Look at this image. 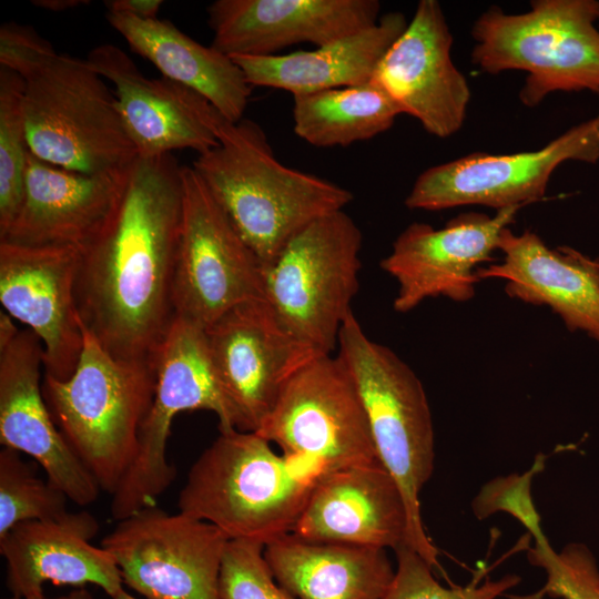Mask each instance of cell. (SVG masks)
I'll use <instances>...</instances> for the list:
<instances>
[{
  "mask_svg": "<svg viewBox=\"0 0 599 599\" xmlns=\"http://www.w3.org/2000/svg\"><path fill=\"white\" fill-rule=\"evenodd\" d=\"M7 312H0V349L7 347L20 332Z\"/></svg>",
  "mask_w": 599,
  "mask_h": 599,
  "instance_id": "cell-37",
  "label": "cell"
},
{
  "mask_svg": "<svg viewBox=\"0 0 599 599\" xmlns=\"http://www.w3.org/2000/svg\"><path fill=\"white\" fill-rule=\"evenodd\" d=\"M545 598H546V593L542 590V588L539 589L538 591L530 592L527 595H509L508 596V599H545Z\"/></svg>",
  "mask_w": 599,
  "mask_h": 599,
  "instance_id": "cell-40",
  "label": "cell"
},
{
  "mask_svg": "<svg viewBox=\"0 0 599 599\" xmlns=\"http://www.w3.org/2000/svg\"><path fill=\"white\" fill-rule=\"evenodd\" d=\"M197 409L214 413L220 432L237 429L236 416L214 370L204 328L175 317L156 356L154 397L140 430L135 458L111 495L114 519L155 505L171 486L176 469L166 457V444L173 418Z\"/></svg>",
  "mask_w": 599,
  "mask_h": 599,
  "instance_id": "cell-9",
  "label": "cell"
},
{
  "mask_svg": "<svg viewBox=\"0 0 599 599\" xmlns=\"http://www.w3.org/2000/svg\"><path fill=\"white\" fill-rule=\"evenodd\" d=\"M395 552L397 568L382 599H496L521 581L518 575L508 573L481 585L445 588L433 576V567L418 552L404 544Z\"/></svg>",
  "mask_w": 599,
  "mask_h": 599,
  "instance_id": "cell-31",
  "label": "cell"
},
{
  "mask_svg": "<svg viewBox=\"0 0 599 599\" xmlns=\"http://www.w3.org/2000/svg\"><path fill=\"white\" fill-rule=\"evenodd\" d=\"M522 206L494 216L464 212L441 229L426 223L408 225L395 240L380 267L398 284L394 308L407 313L428 298L467 302L475 296L480 264L495 260L500 235Z\"/></svg>",
  "mask_w": 599,
  "mask_h": 599,
  "instance_id": "cell-14",
  "label": "cell"
},
{
  "mask_svg": "<svg viewBox=\"0 0 599 599\" xmlns=\"http://www.w3.org/2000/svg\"><path fill=\"white\" fill-rule=\"evenodd\" d=\"M317 473L297 469L254 432H220L191 466L177 508L230 540L268 542L293 531Z\"/></svg>",
  "mask_w": 599,
  "mask_h": 599,
  "instance_id": "cell-3",
  "label": "cell"
},
{
  "mask_svg": "<svg viewBox=\"0 0 599 599\" xmlns=\"http://www.w3.org/2000/svg\"><path fill=\"white\" fill-rule=\"evenodd\" d=\"M337 349L362 398L377 458L402 490L407 511L404 545L435 567L438 550L426 535L419 502L435 464L434 425L424 386L396 353L366 335L353 312L339 331Z\"/></svg>",
  "mask_w": 599,
  "mask_h": 599,
  "instance_id": "cell-4",
  "label": "cell"
},
{
  "mask_svg": "<svg viewBox=\"0 0 599 599\" xmlns=\"http://www.w3.org/2000/svg\"><path fill=\"white\" fill-rule=\"evenodd\" d=\"M128 167L87 174L50 164L29 151L22 203L0 241L82 247L113 209Z\"/></svg>",
  "mask_w": 599,
  "mask_h": 599,
  "instance_id": "cell-24",
  "label": "cell"
},
{
  "mask_svg": "<svg viewBox=\"0 0 599 599\" xmlns=\"http://www.w3.org/2000/svg\"><path fill=\"white\" fill-rule=\"evenodd\" d=\"M6 599H19V598H14V597H11V598H6ZM41 599H48V598H41ZM50 599H95L91 592L89 590H87L85 588H77L72 591H70L69 593L67 595H63V596H59L57 598H50Z\"/></svg>",
  "mask_w": 599,
  "mask_h": 599,
  "instance_id": "cell-39",
  "label": "cell"
},
{
  "mask_svg": "<svg viewBox=\"0 0 599 599\" xmlns=\"http://www.w3.org/2000/svg\"><path fill=\"white\" fill-rule=\"evenodd\" d=\"M24 80L0 67V238L16 220L23 197L29 145L23 114Z\"/></svg>",
  "mask_w": 599,
  "mask_h": 599,
  "instance_id": "cell-29",
  "label": "cell"
},
{
  "mask_svg": "<svg viewBox=\"0 0 599 599\" xmlns=\"http://www.w3.org/2000/svg\"><path fill=\"white\" fill-rule=\"evenodd\" d=\"M471 62L483 72H527L520 102L554 92L599 95V1L534 0L521 13L493 6L474 22Z\"/></svg>",
  "mask_w": 599,
  "mask_h": 599,
  "instance_id": "cell-6",
  "label": "cell"
},
{
  "mask_svg": "<svg viewBox=\"0 0 599 599\" xmlns=\"http://www.w3.org/2000/svg\"><path fill=\"white\" fill-rule=\"evenodd\" d=\"M182 184L174 312L206 328L235 305L262 298V264L192 165H182Z\"/></svg>",
  "mask_w": 599,
  "mask_h": 599,
  "instance_id": "cell-11",
  "label": "cell"
},
{
  "mask_svg": "<svg viewBox=\"0 0 599 599\" xmlns=\"http://www.w3.org/2000/svg\"><path fill=\"white\" fill-rule=\"evenodd\" d=\"M407 24L402 12H388L374 26L313 50L231 58L252 87L282 89L293 95L352 87L374 77Z\"/></svg>",
  "mask_w": 599,
  "mask_h": 599,
  "instance_id": "cell-25",
  "label": "cell"
},
{
  "mask_svg": "<svg viewBox=\"0 0 599 599\" xmlns=\"http://www.w3.org/2000/svg\"><path fill=\"white\" fill-rule=\"evenodd\" d=\"M406 530L402 490L377 460L317 474L292 534L315 542L395 550Z\"/></svg>",
  "mask_w": 599,
  "mask_h": 599,
  "instance_id": "cell-22",
  "label": "cell"
},
{
  "mask_svg": "<svg viewBox=\"0 0 599 599\" xmlns=\"http://www.w3.org/2000/svg\"><path fill=\"white\" fill-rule=\"evenodd\" d=\"M229 540L210 522L153 505L119 520L101 547L114 557L123 583L146 599H221Z\"/></svg>",
  "mask_w": 599,
  "mask_h": 599,
  "instance_id": "cell-12",
  "label": "cell"
},
{
  "mask_svg": "<svg viewBox=\"0 0 599 599\" xmlns=\"http://www.w3.org/2000/svg\"><path fill=\"white\" fill-rule=\"evenodd\" d=\"M98 531L99 522L89 511H68L9 529L0 537V552L12 597L44 598L48 581L74 587L92 583L114 597L123 589V579L112 554L90 544Z\"/></svg>",
  "mask_w": 599,
  "mask_h": 599,
  "instance_id": "cell-21",
  "label": "cell"
},
{
  "mask_svg": "<svg viewBox=\"0 0 599 599\" xmlns=\"http://www.w3.org/2000/svg\"><path fill=\"white\" fill-rule=\"evenodd\" d=\"M23 80L27 140L37 158L87 174L124 170L138 158L114 91L87 59L57 52Z\"/></svg>",
  "mask_w": 599,
  "mask_h": 599,
  "instance_id": "cell-7",
  "label": "cell"
},
{
  "mask_svg": "<svg viewBox=\"0 0 599 599\" xmlns=\"http://www.w3.org/2000/svg\"><path fill=\"white\" fill-rule=\"evenodd\" d=\"M182 165L138 156L99 231L80 247L75 303L82 327L113 358L155 370L174 319Z\"/></svg>",
  "mask_w": 599,
  "mask_h": 599,
  "instance_id": "cell-1",
  "label": "cell"
},
{
  "mask_svg": "<svg viewBox=\"0 0 599 599\" xmlns=\"http://www.w3.org/2000/svg\"><path fill=\"white\" fill-rule=\"evenodd\" d=\"M89 64L114 85L118 108L138 156L154 158L174 150L197 154L219 144L217 130L225 119L196 91L164 77H145L119 47L93 48Z\"/></svg>",
  "mask_w": 599,
  "mask_h": 599,
  "instance_id": "cell-18",
  "label": "cell"
},
{
  "mask_svg": "<svg viewBox=\"0 0 599 599\" xmlns=\"http://www.w3.org/2000/svg\"><path fill=\"white\" fill-rule=\"evenodd\" d=\"M546 456L538 454L524 474L499 476L486 483L471 502L475 517L483 520L496 512H505L520 522L535 541L547 538L531 495L534 477L544 470Z\"/></svg>",
  "mask_w": 599,
  "mask_h": 599,
  "instance_id": "cell-34",
  "label": "cell"
},
{
  "mask_svg": "<svg viewBox=\"0 0 599 599\" xmlns=\"http://www.w3.org/2000/svg\"><path fill=\"white\" fill-rule=\"evenodd\" d=\"M258 435L317 474L377 461L356 384L336 354H317L283 384Z\"/></svg>",
  "mask_w": 599,
  "mask_h": 599,
  "instance_id": "cell-10",
  "label": "cell"
},
{
  "mask_svg": "<svg viewBox=\"0 0 599 599\" xmlns=\"http://www.w3.org/2000/svg\"><path fill=\"white\" fill-rule=\"evenodd\" d=\"M295 134L317 148L347 146L392 128L399 106L373 77L352 87L296 94Z\"/></svg>",
  "mask_w": 599,
  "mask_h": 599,
  "instance_id": "cell-28",
  "label": "cell"
},
{
  "mask_svg": "<svg viewBox=\"0 0 599 599\" xmlns=\"http://www.w3.org/2000/svg\"><path fill=\"white\" fill-rule=\"evenodd\" d=\"M162 0H108V12L125 13L141 19H156Z\"/></svg>",
  "mask_w": 599,
  "mask_h": 599,
  "instance_id": "cell-36",
  "label": "cell"
},
{
  "mask_svg": "<svg viewBox=\"0 0 599 599\" xmlns=\"http://www.w3.org/2000/svg\"><path fill=\"white\" fill-rule=\"evenodd\" d=\"M110 26L162 77L203 95L230 122L244 116L253 87L227 54L205 47L169 20L106 12Z\"/></svg>",
  "mask_w": 599,
  "mask_h": 599,
  "instance_id": "cell-26",
  "label": "cell"
},
{
  "mask_svg": "<svg viewBox=\"0 0 599 599\" xmlns=\"http://www.w3.org/2000/svg\"><path fill=\"white\" fill-rule=\"evenodd\" d=\"M453 42L439 2L420 0L374 74L402 113L440 139L461 129L471 97L465 75L451 59Z\"/></svg>",
  "mask_w": 599,
  "mask_h": 599,
  "instance_id": "cell-17",
  "label": "cell"
},
{
  "mask_svg": "<svg viewBox=\"0 0 599 599\" xmlns=\"http://www.w3.org/2000/svg\"><path fill=\"white\" fill-rule=\"evenodd\" d=\"M275 580L297 599H382L395 570L386 549L315 542L292 532L264 546Z\"/></svg>",
  "mask_w": 599,
  "mask_h": 599,
  "instance_id": "cell-27",
  "label": "cell"
},
{
  "mask_svg": "<svg viewBox=\"0 0 599 599\" xmlns=\"http://www.w3.org/2000/svg\"><path fill=\"white\" fill-rule=\"evenodd\" d=\"M219 595L221 599H297L275 580L264 557V545L248 540L227 541Z\"/></svg>",
  "mask_w": 599,
  "mask_h": 599,
  "instance_id": "cell-33",
  "label": "cell"
},
{
  "mask_svg": "<svg viewBox=\"0 0 599 599\" xmlns=\"http://www.w3.org/2000/svg\"><path fill=\"white\" fill-rule=\"evenodd\" d=\"M111 599H136L135 597H133L132 595H130L129 592H126L124 590V588L122 590H120L114 597H112Z\"/></svg>",
  "mask_w": 599,
  "mask_h": 599,
  "instance_id": "cell-41",
  "label": "cell"
},
{
  "mask_svg": "<svg viewBox=\"0 0 599 599\" xmlns=\"http://www.w3.org/2000/svg\"><path fill=\"white\" fill-rule=\"evenodd\" d=\"M204 331L241 432H257L286 379L318 354L290 335L263 298L235 305Z\"/></svg>",
  "mask_w": 599,
  "mask_h": 599,
  "instance_id": "cell-15",
  "label": "cell"
},
{
  "mask_svg": "<svg viewBox=\"0 0 599 599\" xmlns=\"http://www.w3.org/2000/svg\"><path fill=\"white\" fill-rule=\"evenodd\" d=\"M498 251L502 261L481 266L480 280H504L509 297L547 306L570 332L599 342V258L567 245L550 248L535 232L516 234L510 227Z\"/></svg>",
  "mask_w": 599,
  "mask_h": 599,
  "instance_id": "cell-23",
  "label": "cell"
},
{
  "mask_svg": "<svg viewBox=\"0 0 599 599\" xmlns=\"http://www.w3.org/2000/svg\"><path fill=\"white\" fill-rule=\"evenodd\" d=\"M35 469L20 451L1 449L0 537L20 522L54 519L68 512L69 497L50 480L39 478Z\"/></svg>",
  "mask_w": 599,
  "mask_h": 599,
  "instance_id": "cell-30",
  "label": "cell"
},
{
  "mask_svg": "<svg viewBox=\"0 0 599 599\" xmlns=\"http://www.w3.org/2000/svg\"><path fill=\"white\" fill-rule=\"evenodd\" d=\"M80 248L0 241V302L43 346V368L59 380L74 373L83 348L75 303Z\"/></svg>",
  "mask_w": 599,
  "mask_h": 599,
  "instance_id": "cell-16",
  "label": "cell"
},
{
  "mask_svg": "<svg viewBox=\"0 0 599 599\" xmlns=\"http://www.w3.org/2000/svg\"><path fill=\"white\" fill-rule=\"evenodd\" d=\"M528 561L546 572L542 590L556 599H599V569L592 552L580 542L556 551L548 538L535 541Z\"/></svg>",
  "mask_w": 599,
  "mask_h": 599,
  "instance_id": "cell-32",
  "label": "cell"
},
{
  "mask_svg": "<svg viewBox=\"0 0 599 599\" xmlns=\"http://www.w3.org/2000/svg\"><path fill=\"white\" fill-rule=\"evenodd\" d=\"M363 235L344 212L324 215L262 265V298L280 325L318 354H332L358 291Z\"/></svg>",
  "mask_w": 599,
  "mask_h": 599,
  "instance_id": "cell-8",
  "label": "cell"
},
{
  "mask_svg": "<svg viewBox=\"0 0 599 599\" xmlns=\"http://www.w3.org/2000/svg\"><path fill=\"white\" fill-rule=\"evenodd\" d=\"M83 348L72 376L44 374L42 394L65 441L113 494L131 467L151 408L155 370L113 358L83 327Z\"/></svg>",
  "mask_w": 599,
  "mask_h": 599,
  "instance_id": "cell-5",
  "label": "cell"
},
{
  "mask_svg": "<svg viewBox=\"0 0 599 599\" xmlns=\"http://www.w3.org/2000/svg\"><path fill=\"white\" fill-rule=\"evenodd\" d=\"M217 138L192 167L262 265L307 225L353 201L348 190L282 164L253 120H224Z\"/></svg>",
  "mask_w": 599,
  "mask_h": 599,
  "instance_id": "cell-2",
  "label": "cell"
},
{
  "mask_svg": "<svg viewBox=\"0 0 599 599\" xmlns=\"http://www.w3.org/2000/svg\"><path fill=\"white\" fill-rule=\"evenodd\" d=\"M55 53L52 44L29 26L6 22L0 28V65L23 79Z\"/></svg>",
  "mask_w": 599,
  "mask_h": 599,
  "instance_id": "cell-35",
  "label": "cell"
},
{
  "mask_svg": "<svg viewBox=\"0 0 599 599\" xmlns=\"http://www.w3.org/2000/svg\"><path fill=\"white\" fill-rule=\"evenodd\" d=\"M89 3L87 0H33L32 4L53 12L65 11Z\"/></svg>",
  "mask_w": 599,
  "mask_h": 599,
  "instance_id": "cell-38",
  "label": "cell"
},
{
  "mask_svg": "<svg viewBox=\"0 0 599 599\" xmlns=\"http://www.w3.org/2000/svg\"><path fill=\"white\" fill-rule=\"evenodd\" d=\"M377 0H216L207 7L212 47L266 57L298 43L323 45L374 26Z\"/></svg>",
  "mask_w": 599,
  "mask_h": 599,
  "instance_id": "cell-20",
  "label": "cell"
},
{
  "mask_svg": "<svg viewBox=\"0 0 599 599\" xmlns=\"http://www.w3.org/2000/svg\"><path fill=\"white\" fill-rule=\"evenodd\" d=\"M43 346L29 328L0 349V443L32 457L79 506L101 490L57 427L42 394Z\"/></svg>",
  "mask_w": 599,
  "mask_h": 599,
  "instance_id": "cell-19",
  "label": "cell"
},
{
  "mask_svg": "<svg viewBox=\"0 0 599 599\" xmlns=\"http://www.w3.org/2000/svg\"><path fill=\"white\" fill-rule=\"evenodd\" d=\"M599 161V114L536 151L469 153L422 172L405 200L410 210L481 205L497 211L541 200L564 162Z\"/></svg>",
  "mask_w": 599,
  "mask_h": 599,
  "instance_id": "cell-13",
  "label": "cell"
}]
</instances>
